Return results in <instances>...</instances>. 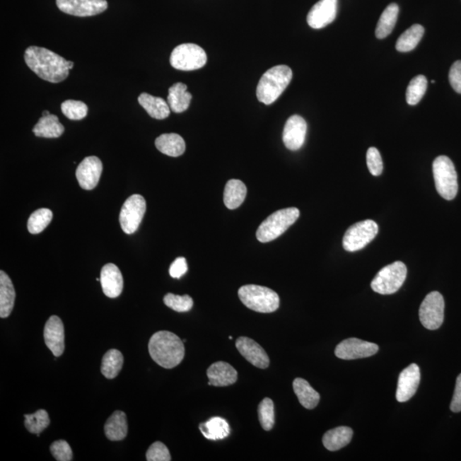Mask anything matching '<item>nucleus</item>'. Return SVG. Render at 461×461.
<instances>
[{
    "instance_id": "20e7f679",
    "label": "nucleus",
    "mask_w": 461,
    "mask_h": 461,
    "mask_svg": "<svg viewBox=\"0 0 461 461\" xmlns=\"http://www.w3.org/2000/svg\"><path fill=\"white\" fill-rule=\"evenodd\" d=\"M238 296L245 305L258 313L269 314L278 310L279 307V296L269 288L248 285L238 290Z\"/></svg>"
},
{
    "instance_id": "6ab92c4d",
    "label": "nucleus",
    "mask_w": 461,
    "mask_h": 461,
    "mask_svg": "<svg viewBox=\"0 0 461 461\" xmlns=\"http://www.w3.org/2000/svg\"><path fill=\"white\" fill-rule=\"evenodd\" d=\"M236 348L247 361L258 368H269L270 360L262 346L247 337H240L236 341Z\"/></svg>"
},
{
    "instance_id": "bb28decb",
    "label": "nucleus",
    "mask_w": 461,
    "mask_h": 461,
    "mask_svg": "<svg viewBox=\"0 0 461 461\" xmlns=\"http://www.w3.org/2000/svg\"><path fill=\"white\" fill-rule=\"evenodd\" d=\"M353 430L351 427H337L326 432L322 442L325 448L329 451H337L348 445L353 438Z\"/></svg>"
},
{
    "instance_id": "f704fd0d",
    "label": "nucleus",
    "mask_w": 461,
    "mask_h": 461,
    "mask_svg": "<svg viewBox=\"0 0 461 461\" xmlns=\"http://www.w3.org/2000/svg\"><path fill=\"white\" fill-rule=\"evenodd\" d=\"M53 214L49 209H37L30 217L28 221V232L32 234H38L47 228L51 223Z\"/></svg>"
},
{
    "instance_id": "2eb2a0df",
    "label": "nucleus",
    "mask_w": 461,
    "mask_h": 461,
    "mask_svg": "<svg viewBox=\"0 0 461 461\" xmlns=\"http://www.w3.org/2000/svg\"><path fill=\"white\" fill-rule=\"evenodd\" d=\"M307 122L300 115H292L288 119L283 132V141L287 149L298 151L305 142Z\"/></svg>"
},
{
    "instance_id": "58836bf2",
    "label": "nucleus",
    "mask_w": 461,
    "mask_h": 461,
    "mask_svg": "<svg viewBox=\"0 0 461 461\" xmlns=\"http://www.w3.org/2000/svg\"><path fill=\"white\" fill-rule=\"evenodd\" d=\"M258 416L261 426L267 431L273 429L275 423L274 404L270 398H265L258 407Z\"/></svg>"
},
{
    "instance_id": "0eeeda50",
    "label": "nucleus",
    "mask_w": 461,
    "mask_h": 461,
    "mask_svg": "<svg viewBox=\"0 0 461 461\" xmlns=\"http://www.w3.org/2000/svg\"><path fill=\"white\" fill-rule=\"evenodd\" d=\"M407 269L404 263L396 262L378 272L371 283L372 289L378 294L396 293L404 284Z\"/></svg>"
},
{
    "instance_id": "f257e3e1",
    "label": "nucleus",
    "mask_w": 461,
    "mask_h": 461,
    "mask_svg": "<svg viewBox=\"0 0 461 461\" xmlns=\"http://www.w3.org/2000/svg\"><path fill=\"white\" fill-rule=\"evenodd\" d=\"M28 67L44 81L59 83L69 76L74 63L47 48L30 47L24 53Z\"/></svg>"
},
{
    "instance_id": "ea45409f",
    "label": "nucleus",
    "mask_w": 461,
    "mask_h": 461,
    "mask_svg": "<svg viewBox=\"0 0 461 461\" xmlns=\"http://www.w3.org/2000/svg\"><path fill=\"white\" fill-rule=\"evenodd\" d=\"M164 303L171 310L178 313L190 311L193 307V300L190 296H178L168 293L164 296Z\"/></svg>"
},
{
    "instance_id": "c85d7f7f",
    "label": "nucleus",
    "mask_w": 461,
    "mask_h": 461,
    "mask_svg": "<svg viewBox=\"0 0 461 461\" xmlns=\"http://www.w3.org/2000/svg\"><path fill=\"white\" fill-rule=\"evenodd\" d=\"M293 390L300 403L305 409H314L318 405L320 400V394L303 378H296L293 382Z\"/></svg>"
},
{
    "instance_id": "72a5a7b5",
    "label": "nucleus",
    "mask_w": 461,
    "mask_h": 461,
    "mask_svg": "<svg viewBox=\"0 0 461 461\" xmlns=\"http://www.w3.org/2000/svg\"><path fill=\"white\" fill-rule=\"evenodd\" d=\"M425 33V28L419 24H414L399 37L396 48L398 52H407L414 50Z\"/></svg>"
},
{
    "instance_id": "a19ab883",
    "label": "nucleus",
    "mask_w": 461,
    "mask_h": 461,
    "mask_svg": "<svg viewBox=\"0 0 461 461\" xmlns=\"http://www.w3.org/2000/svg\"><path fill=\"white\" fill-rule=\"evenodd\" d=\"M366 164H368V170L373 175L378 176L382 174L384 166H383L381 155L377 148H369L368 152H366Z\"/></svg>"
},
{
    "instance_id": "473e14b6",
    "label": "nucleus",
    "mask_w": 461,
    "mask_h": 461,
    "mask_svg": "<svg viewBox=\"0 0 461 461\" xmlns=\"http://www.w3.org/2000/svg\"><path fill=\"white\" fill-rule=\"evenodd\" d=\"M123 361H124V358H123L122 352L117 349H113L106 352L102 360L101 373L103 375L109 380L117 378L122 368Z\"/></svg>"
},
{
    "instance_id": "7c9ffc66",
    "label": "nucleus",
    "mask_w": 461,
    "mask_h": 461,
    "mask_svg": "<svg viewBox=\"0 0 461 461\" xmlns=\"http://www.w3.org/2000/svg\"><path fill=\"white\" fill-rule=\"evenodd\" d=\"M247 188L240 180H230L226 185L224 203L226 208L235 209L244 203Z\"/></svg>"
},
{
    "instance_id": "f8f14e48",
    "label": "nucleus",
    "mask_w": 461,
    "mask_h": 461,
    "mask_svg": "<svg viewBox=\"0 0 461 461\" xmlns=\"http://www.w3.org/2000/svg\"><path fill=\"white\" fill-rule=\"evenodd\" d=\"M56 3L61 11L80 18L101 14L108 8L106 0H57Z\"/></svg>"
},
{
    "instance_id": "7ed1b4c3",
    "label": "nucleus",
    "mask_w": 461,
    "mask_h": 461,
    "mask_svg": "<svg viewBox=\"0 0 461 461\" xmlns=\"http://www.w3.org/2000/svg\"><path fill=\"white\" fill-rule=\"evenodd\" d=\"M292 79V71L286 65H277L267 71L257 85L258 100L266 105L273 104L284 93Z\"/></svg>"
},
{
    "instance_id": "a18cd8bd",
    "label": "nucleus",
    "mask_w": 461,
    "mask_h": 461,
    "mask_svg": "<svg viewBox=\"0 0 461 461\" xmlns=\"http://www.w3.org/2000/svg\"><path fill=\"white\" fill-rule=\"evenodd\" d=\"M188 270L186 258L179 257L172 263L170 269V274L172 278L180 279L187 274Z\"/></svg>"
},
{
    "instance_id": "a211bd4d",
    "label": "nucleus",
    "mask_w": 461,
    "mask_h": 461,
    "mask_svg": "<svg viewBox=\"0 0 461 461\" xmlns=\"http://www.w3.org/2000/svg\"><path fill=\"white\" fill-rule=\"evenodd\" d=\"M337 11V0H320L308 15V25L315 30H320L335 20Z\"/></svg>"
},
{
    "instance_id": "4468645a",
    "label": "nucleus",
    "mask_w": 461,
    "mask_h": 461,
    "mask_svg": "<svg viewBox=\"0 0 461 461\" xmlns=\"http://www.w3.org/2000/svg\"><path fill=\"white\" fill-rule=\"evenodd\" d=\"M103 171L101 160L97 156H88L79 164L76 170V178L84 190H93L97 187Z\"/></svg>"
},
{
    "instance_id": "49530a36",
    "label": "nucleus",
    "mask_w": 461,
    "mask_h": 461,
    "mask_svg": "<svg viewBox=\"0 0 461 461\" xmlns=\"http://www.w3.org/2000/svg\"><path fill=\"white\" fill-rule=\"evenodd\" d=\"M450 409L454 413L461 412V373L457 378L454 397H453Z\"/></svg>"
},
{
    "instance_id": "9b49d317",
    "label": "nucleus",
    "mask_w": 461,
    "mask_h": 461,
    "mask_svg": "<svg viewBox=\"0 0 461 461\" xmlns=\"http://www.w3.org/2000/svg\"><path fill=\"white\" fill-rule=\"evenodd\" d=\"M146 211V202L141 195L134 194L127 199L120 213V224L123 232L133 234L138 230Z\"/></svg>"
},
{
    "instance_id": "aec40b11",
    "label": "nucleus",
    "mask_w": 461,
    "mask_h": 461,
    "mask_svg": "<svg viewBox=\"0 0 461 461\" xmlns=\"http://www.w3.org/2000/svg\"><path fill=\"white\" fill-rule=\"evenodd\" d=\"M103 291L110 298H117L123 290V277L120 269L113 263L103 267L100 274Z\"/></svg>"
},
{
    "instance_id": "c03bdc74",
    "label": "nucleus",
    "mask_w": 461,
    "mask_h": 461,
    "mask_svg": "<svg viewBox=\"0 0 461 461\" xmlns=\"http://www.w3.org/2000/svg\"><path fill=\"white\" fill-rule=\"evenodd\" d=\"M448 77L453 89L461 94V61H457L452 65Z\"/></svg>"
},
{
    "instance_id": "c9c22d12",
    "label": "nucleus",
    "mask_w": 461,
    "mask_h": 461,
    "mask_svg": "<svg viewBox=\"0 0 461 461\" xmlns=\"http://www.w3.org/2000/svg\"><path fill=\"white\" fill-rule=\"evenodd\" d=\"M427 89V79L426 76H418L411 81L407 86L406 98L409 105H416L422 100Z\"/></svg>"
},
{
    "instance_id": "f3484780",
    "label": "nucleus",
    "mask_w": 461,
    "mask_h": 461,
    "mask_svg": "<svg viewBox=\"0 0 461 461\" xmlns=\"http://www.w3.org/2000/svg\"><path fill=\"white\" fill-rule=\"evenodd\" d=\"M421 383V370L417 364H411L400 373L398 378L397 400L405 402L417 392Z\"/></svg>"
},
{
    "instance_id": "a878e982",
    "label": "nucleus",
    "mask_w": 461,
    "mask_h": 461,
    "mask_svg": "<svg viewBox=\"0 0 461 461\" xmlns=\"http://www.w3.org/2000/svg\"><path fill=\"white\" fill-rule=\"evenodd\" d=\"M156 147L163 154L177 158L184 154L186 143L180 135L177 134H164L155 141Z\"/></svg>"
},
{
    "instance_id": "f03ea898",
    "label": "nucleus",
    "mask_w": 461,
    "mask_h": 461,
    "mask_svg": "<svg viewBox=\"0 0 461 461\" xmlns=\"http://www.w3.org/2000/svg\"><path fill=\"white\" fill-rule=\"evenodd\" d=\"M148 348L152 360L164 368H174L184 359V342L170 332L155 333L151 337Z\"/></svg>"
},
{
    "instance_id": "412c9836",
    "label": "nucleus",
    "mask_w": 461,
    "mask_h": 461,
    "mask_svg": "<svg viewBox=\"0 0 461 461\" xmlns=\"http://www.w3.org/2000/svg\"><path fill=\"white\" fill-rule=\"evenodd\" d=\"M209 385L216 387L232 385L238 380V372L228 362L217 361L207 370Z\"/></svg>"
},
{
    "instance_id": "c756f323",
    "label": "nucleus",
    "mask_w": 461,
    "mask_h": 461,
    "mask_svg": "<svg viewBox=\"0 0 461 461\" xmlns=\"http://www.w3.org/2000/svg\"><path fill=\"white\" fill-rule=\"evenodd\" d=\"M199 429L205 438L213 441L228 438L230 432L229 424L221 417H213L207 422L200 424Z\"/></svg>"
},
{
    "instance_id": "ddd939ff",
    "label": "nucleus",
    "mask_w": 461,
    "mask_h": 461,
    "mask_svg": "<svg viewBox=\"0 0 461 461\" xmlns=\"http://www.w3.org/2000/svg\"><path fill=\"white\" fill-rule=\"evenodd\" d=\"M378 346L358 339H348L337 346L335 355L342 360H356L375 355Z\"/></svg>"
},
{
    "instance_id": "4c0bfd02",
    "label": "nucleus",
    "mask_w": 461,
    "mask_h": 461,
    "mask_svg": "<svg viewBox=\"0 0 461 461\" xmlns=\"http://www.w3.org/2000/svg\"><path fill=\"white\" fill-rule=\"evenodd\" d=\"M62 112L69 120L80 121L88 115V105L77 100H66L61 105Z\"/></svg>"
},
{
    "instance_id": "6e6552de",
    "label": "nucleus",
    "mask_w": 461,
    "mask_h": 461,
    "mask_svg": "<svg viewBox=\"0 0 461 461\" xmlns=\"http://www.w3.org/2000/svg\"><path fill=\"white\" fill-rule=\"evenodd\" d=\"M207 63L204 49L196 44H181L174 49L170 56L173 68L182 71H197Z\"/></svg>"
},
{
    "instance_id": "4be33fe9",
    "label": "nucleus",
    "mask_w": 461,
    "mask_h": 461,
    "mask_svg": "<svg viewBox=\"0 0 461 461\" xmlns=\"http://www.w3.org/2000/svg\"><path fill=\"white\" fill-rule=\"evenodd\" d=\"M33 133L37 137L55 139L59 138L64 133V127L55 115L45 110L37 124L33 129Z\"/></svg>"
},
{
    "instance_id": "cd10ccee",
    "label": "nucleus",
    "mask_w": 461,
    "mask_h": 461,
    "mask_svg": "<svg viewBox=\"0 0 461 461\" xmlns=\"http://www.w3.org/2000/svg\"><path fill=\"white\" fill-rule=\"evenodd\" d=\"M106 438L110 441H122L127 435V421L124 412L115 411L105 425Z\"/></svg>"
},
{
    "instance_id": "1a4fd4ad",
    "label": "nucleus",
    "mask_w": 461,
    "mask_h": 461,
    "mask_svg": "<svg viewBox=\"0 0 461 461\" xmlns=\"http://www.w3.org/2000/svg\"><path fill=\"white\" fill-rule=\"evenodd\" d=\"M378 226L375 221L366 220L351 226L344 234V249L349 252L363 249L376 238Z\"/></svg>"
},
{
    "instance_id": "39448f33",
    "label": "nucleus",
    "mask_w": 461,
    "mask_h": 461,
    "mask_svg": "<svg viewBox=\"0 0 461 461\" xmlns=\"http://www.w3.org/2000/svg\"><path fill=\"white\" fill-rule=\"evenodd\" d=\"M300 211L296 208L281 209L272 214L262 222L257 230V240L271 242L281 236L298 219Z\"/></svg>"
},
{
    "instance_id": "e433bc0d",
    "label": "nucleus",
    "mask_w": 461,
    "mask_h": 461,
    "mask_svg": "<svg viewBox=\"0 0 461 461\" xmlns=\"http://www.w3.org/2000/svg\"><path fill=\"white\" fill-rule=\"evenodd\" d=\"M25 426L30 433L40 436L41 432L50 425V418L47 411L40 409L33 414L24 415Z\"/></svg>"
},
{
    "instance_id": "37998d69",
    "label": "nucleus",
    "mask_w": 461,
    "mask_h": 461,
    "mask_svg": "<svg viewBox=\"0 0 461 461\" xmlns=\"http://www.w3.org/2000/svg\"><path fill=\"white\" fill-rule=\"evenodd\" d=\"M146 460L148 461H170L171 455L170 450L163 443L156 442L151 444L149 450H147Z\"/></svg>"
},
{
    "instance_id": "393cba45",
    "label": "nucleus",
    "mask_w": 461,
    "mask_h": 461,
    "mask_svg": "<svg viewBox=\"0 0 461 461\" xmlns=\"http://www.w3.org/2000/svg\"><path fill=\"white\" fill-rule=\"evenodd\" d=\"M192 98V94L187 92V86L178 82L168 90V104L175 113H182L190 106Z\"/></svg>"
},
{
    "instance_id": "5701e85b",
    "label": "nucleus",
    "mask_w": 461,
    "mask_h": 461,
    "mask_svg": "<svg viewBox=\"0 0 461 461\" xmlns=\"http://www.w3.org/2000/svg\"><path fill=\"white\" fill-rule=\"evenodd\" d=\"M16 291L11 279L5 272L0 271V317L7 318L13 310Z\"/></svg>"
},
{
    "instance_id": "b1692460",
    "label": "nucleus",
    "mask_w": 461,
    "mask_h": 461,
    "mask_svg": "<svg viewBox=\"0 0 461 461\" xmlns=\"http://www.w3.org/2000/svg\"><path fill=\"white\" fill-rule=\"evenodd\" d=\"M139 103L152 118L163 120L170 115V107L162 98L154 97L143 93L139 97Z\"/></svg>"
},
{
    "instance_id": "9d476101",
    "label": "nucleus",
    "mask_w": 461,
    "mask_h": 461,
    "mask_svg": "<svg viewBox=\"0 0 461 461\" xmlns=\"http://www.w3.org/2000/svg\"><path fill=\"white\" fill-rule=\"evenodd\" d=\"M443 296L438 291H432L426 296L419 308V320L428 330H436L442 326L444 320Z\"/></svg>"
},
{
    "instance_id": "79ce46f5",
    "label": "nucleus",
    "mask_w": 461,
    "mask_h": 461,
    "mask_svg": "<svg viewBox=\"0 0 461 461\" xmlns=\"http://www.w3.org/2000/svg\"><path fill=\"white\" fill-rule=\"evenodd\" d=\"M52 455L57 461H71L73 460V452L69 444L64 440H59L53 443L50 447Z\"/></svg>"
},
{
    "instance_id": "423d86ee",
    "label": "nucleus",
    "mask_w": 461,
    "mask_h": 461,
    "mask_svg": "<svg viewBox=\"0 0 461 461\" xmlns=\"http://www.w3.org/2000/svg\"><path fill=\"white\" fill-rule=\"evenodd\" d=\"M436 191L443 199L453 200L458 193V175L454 163L446 156H440L432 164Z\"/></svg>"
},
{
    "instance_id": "dca6fc26",
    "label": "nucleus",
    "mask_w": 461,
    "mask_h": 461,
    "mask_svg": "<svg viewBox=\"0 0 461 461\" xmlns=\"http://www.w3.org/2000/svg\"><path fill=\"white\" fill-rule=\"evenodd\" d=\"M44 339L55 357L63 355L65 349V334L63 321L59 316L52 315L44 328Z\"/></svg>"
},
{
    "instance_id": "2f4dec72",
    "label": "nucleus",
    "mask_w": 461,
    "mask_h": 461,
    "mask_svg": "<svg viewBox=\"0 0 461 461\" xmlns=\"http://www.w3.org/2000/svg\"><path fill=\"white\" fill-rule=\"evenodd\" d=\"M399 14L397 4H390L383 12L376 28V36L378 39H385L391 34L396 26Z\"/></svg>"
}]
</instances>
